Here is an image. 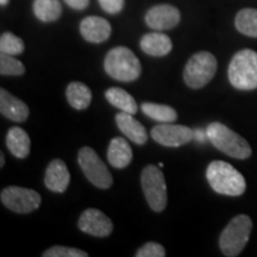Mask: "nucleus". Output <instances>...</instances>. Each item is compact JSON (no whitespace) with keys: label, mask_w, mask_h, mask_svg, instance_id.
I'll use <instances>...</instances> for the list:
<instances>
[{"label":"nucleus","mask_w":257,"mask_h":257,"mask_svg":"<svg viewBox=\"0 0 257 257\" xmlns=\"http://www.w3.org/2000/svg\"><path fill=\"white\" fill-rule=\"evenodd\" d=\"M206 179L214 192L227 197H238L246 189L244 176L224 161H213L208 165Z\"/></svg>","instance_id":"obj_1"},{"label":"nucleus","mask_w":257,"mask_h":257,"mask_svg":"<svg viewBox=\"0 0 257 257\" xmlns=\"http://www.w3.org/2000/svg\"><path fill=\"white\" fill-rule=\"evenodd\" d=\"M104 68L112 79L121 82L135 81L142 73L140 60L126 47H115L108 51L104 61Z\"/></svg>","instance_id":"obj_2"},{"label":"nucleus","mask_w":257,"mask_h":257,"mask_svg":"<svg viewBox=\"0 0 257 257\" xmlns=\"http://www.w3.org/2000/svg\"><path fill=\"white\" fill-rule=\"evenodd\" d=\"M208 141L221 153L237 160H245L251 155V147L245 138L239 136L226 125L211 123L206 128Z\"/></svg>","instance_id":"obj_3"},{"label":"nucleus","mask_w":257,"mask_h":257,"mask_svg":"<svg viewBox=\"0 0 257 257\" xmlns=\"http://www.w3.org/2000/svg\"><path fill=\"white\" fill-rule=\"evenodd\" d=\"M229 80L234 88L251 91L257 88V53L251 49L240 50L229 64Z\"/></svg>","instance_id":"obj_4"},{"label":"nucleus","mask_w":257,"mask_h":257,"mask_svg":"<svg viewBox=\"0 0 257 257\" xmlns=\"http://www.w3.org/2000/svg\"><path fill=\"white\" fill-rule=\"evenodd\" d=\"M252 230V221L245 214L234 217L223 230L219 238L221 252L227 257L238 256L248 243Z\"/></svg>","instance_id":"obj_5"},{"label":"nucleus","mask_w":257,"mask_h":257,"mask_svg":"<svg viewBox=\"0 0 257 257\" xmlns=\"http://www.w3.org/2000/svg\"><path fill=\"white\" fill-rule=\"evenodd\" d=\"M217 59L208 51H199L188 60L185 67L184 80L193 89L202 88L214 78L217 72Z\"/></svg>","instance_id":"obj_6"},{"label":"nucleus","mask_w":257,"mask_h":257,"mask_svg":"<svg viewBox=\"0 0 257 257\" xmlns=\"http://www.w3.org/2000/svg\"><path fill=\"white\" fill-rule=\"evenodd\" d=\"M141 182L148 205L155 212H162L167 206V185L160 167L149 165L143 169Z\"/></svg>","instance_id":"obj_7"},{"label":"nucleus","mask_w":257,"mask_h":257,"mask_svg":"<svg viewBox=\"0 0 257 257\" xmlns=\"http://www.w3.org/2000/svg\"><path fill=\"white\" fill-rule=\"evenodd\" d=\"M78 162L83 174L95 187L107 189L113 184L110 170L92 148L83 147L79 150Z\"/></svg>","instance_id":"obj_8"},{"label":"nucleus","mask_w":257,"mask_h":257,"mask_svg":"<svg viewBox=\"0 0 257 257\" xmlns=\"http://www.w3.org/2000/svg\"><path fill=\"white\" fill-rule=\"evenodd\" d=\"M0 199L6 208L22 214L37 210L42 201L38 192L18 186H9L3 189Z\"/></svg>","instance_id":"obj_9"},{"label":"nucleus","mask_w":257,"mask_h":257,"mask_svg":"<svg viewBox=\"0 0 257 257\" xmlns=\"http://www.w3.org/2000/svg\"><path fill=\"white\" fill-rule=\"evenodd\" d=\"M150 135L155 142L168 148L181 147L194 140L193 128L173 123H161L157 126H154Z\"/></svg>","instance_id":"obj_10"},{"label":"nucleus","mask_w":257,"mask_h":257,"mask_svg":"<svg viewBox=\"0 0 257 257\" xmlns=\"http://www.w3.org/2000/svg\"><path fill=\"white\" fill-rule=\"evenodd\" d=\"M79 229L94 237H107L113 230V224L104 212L96 208L83 211L79 218Z\"/></svg>","instance_id":"obj_11"},{"label":"nucleus","mask_w":257,"mask_h":257,"mask_svg":"<svg viewBox=\"0 0 257 257\" xmlns=\"http://www.w3.org/2000/svg\"><path fill=\"white\" fill-rule=\"evenodd\" d=\"M180 11L175 6L161 4L153 6L146 15V23L153 30L163 31L170 30L179 24Z\"/></svg>","instance_id":"obj_12"},{"label":"nucleus","mask_w":257,"mask_h":257,"mask_svg":"<svg viewBox=\"0 0 257 257\" xmlns=\"http://www.w3.org/2000/svg\"><path fill=\"white\" fill-rule=\"evenodd\" d=\"M111 24L105 18L89 16L80 23L81 36L89 43H102L111 36Z\"/></svg>","instance_id":"obj_13"},{"label":"nucleus","mask_w":257,"mask_h":257,"mask_svg":"<svg viewBox=\"0 0 257 257\" xmlns=\"http://www.w3.org/2000/svg\"><path fill=\"white\" fill-rule=\"evenodd\" d=\"M70 182L69 170L62 160H54L47 167L44 175V184L51 192L63 193Z\"/></svg>","instance_id":"obj_14"},{"label":"nucleus","mask_w":257,"mask_h":257,"mask_svg":"<svg viewBox=\"0 0 257 257\" xmlns=\"http://www.w3.org/2000/svg\"><path fill=\"white\" fill-rule=\"evenodd\" d=\"M0 112L10 120L23 123L28 119L29 111L28 105L17 96L12 95L6 89H0Z\"/></svg>","instance_id":"obj_15"},{"label":"nucleus","mask_w":257,"mask_h":257,"mask_svg":"<svg viewBox=\"0 0 257 257\" xmlns=\"http://www.w3.org/2000/svg\"><path fill=\"white\" fill-rule=\"evenodd\" d=\"M115 123L119 130L126 136L131 142L143 146L148 141V134L146 127L140 123L137 119H135L131 113L126 112H119L115 115Z\"/></svg>","instance_id":"obj_16"},{"label":"nucleus","mask_w":257,"mask_h":257,"mask_svg":"<svg viewBox=\"0 0 257 257\" xmlns=\"http://www.w3.org/2000/svg\"><path fill=\"white\" fill-rule=\"evenodd\" d=\"M141 49L150 56H166L168 55L173 48L172 40L161 32H150L144 35L141 40Z\"/></svg>","instance_id":"obj_17"},{"label":"nucleus","mask_w":257,"mask_h":257,"mask_svg":"<svg viewBox=\"0 0 257 257\" xmlns=\"http://www.w3.org/2000/svg\"><path fill=\"white\" fill-rule=\"evenodd\" d=\"M107 160L112 167L123 169L133 161V150L127 141L121 137H114L107 149Z\"/></svg>","instance_id":"obj_18"},{"label":"nucleus","mask_w":257,"mask_h":257,"mask_svg":"<svg viewBox=\"0 0 257 257\" xmlns=\"http://www.w3.org/2000/svg\"><path fill=\"white\" fill-rule=\"evenodd\" d=\"M6 146L10 153L17 159H27L30 154L31 141L24 128L15 126L6 135Z\"/></svg>","instance_id":"obj_19"},{"label":"nucleus","mask_w":257,"mask_h":257,"mask_svg":"<svg viewBox=\"0 0 257 257\" xmlns=\"http://www.w3.org/2000/svg\"><path fill=\"white\" fill-rule=\"evenodd\" d=\"M66 96L69 105L75 110H86L92 102V92L82 82H70L66 89Z\"/></svg>","instance_id":"obj_20"},{"label":"nucleus","mask_w":257,"mask_h":257,"mask_svg":"<svg viewBox=\"0 0 257 257\" xmlns=\"http://www.w3.org/2000/svg\"><path fill=\"white\" fill-rule=\"evenodd\" d=\"M106 100L113 105L114 107L119 108L121 112H126V113L135 114L137 113L138 106L134 96L128 94L126 91L119 87H112L108 88L105 92Z\"/></svg>","instance_id":"obj_21"},{"label":"nucleus","mask_w":257,"mask_h":257,"mask_svg":"<svg viewBox=\"0 0 257 257\" xmlns=\"http://www.w3.org/2000/svg\"><path fill=\"white\" fill-rule=\"evenodd\" d=\"M32 10L35 16L44 23L55 22L62 15V6L59 0H35Z\"/></svg>","instance_id":"obj_22"},{"label":"nucleus","mask_w":257,"mask_h":257,"mask_svg":"<svg viewBox=\"0 0 257 257\" xmlns=\"http://www.w3.org/2000/svg\"><path fill=\"white\" fill-rule=\"evenodd\" d=\"M143 113L152 118L153 120L160 123H174L178 119V113L173 107L168 105L155 104V102H143L142 106Z\"/></svg>","instance_id":"obj_23"},{"label":"nucleus","mask_w":257,"mask_h":257,"mask_svg":"<svg viewBox=\"0 0 257 257\" xmlns=\"http://www.w3.org/2000/svg\"><path fill=\"white\" fill-rule=\"evenodd\" d=\"M234 25L240 34L257 38V10L243 9L237 14Z\"/></svg>","instance_id":"obj_24"},{"label":"nucleus","mask_w":257,"mask_h":257,"mask_svg":"<svg viewBox=\"0 0 257 257\" xmlns=\"http://www.w3.org/2000/svg\"><path fill=\"white\" fill-rule=\"evenodd\" d=\"M25 49L24 42L22 38L11 34V32H4L0 37V51L6 55H19Z\"/></svg>","instance_id":"obj_25"},{"label":"nucleus","mask_w":257,"mask_h":257,"mask_svg":"<svg viewBox=\"0 0 257 257\" xmlns=\"http://www.w3.org/2000/svg\"><path fill=\"white\" fill-rule=\"evenodd\" d=\"M25 73V67L15 56L0 54V74L9 76H19Z\"/></svg>","instance_id":"obj_26"},{"label":"nucleus","mask_w":257,"mask_h":257,"mask_svg":"<svg viewBox=\"0 0 257 257\" xmlns=\"http://www.w3.org/2000/svg\"><path fill=\"white\" fill-rule=\"evenodd\" d=\"M43 257H87L88 253L83 250L56 245L42 253Z\"/></svg>","instance_id":"obj_27"},{"label":"nucleus","mask_w":257,"mask_h":257,"mask_svg":"<svg viewBox=\"0 0 257 257\" xmlns=\"http://www.w3.org/2000/svg\"><path fill=\"white\" fill-rule=\"evenodd\" d=\"M166 249L159 243L149 242L146 243L142 248L138 249L136 257H165Z\"/></svg>","instance_id":"obj_28"},{"label":"nucleus","mask_w":257,"mask_h":257,"mask_svg":"<svg viewBox=\"0 0 257 257\" xmlns=\"http://www.w3.org/2000/svg\"><path fill=\"white\" fill-rule=\"evenodd\" d=\"M101 9L110 15L119 14L124 8V0H98Z\"/></svg>","instance_id":"obj_29"},{"label":"nucleus","mask_w":257,"mask_h":257,"mask_svg":"<svg viewBox=\"0 0 257 257\" xmlns=\"http://www.w3.org/2000/svg\"><path fill=\"white\" fill-rule=\"evenodd\" d=\"M64 3H66L69 8H72L74 10H79V11L85 10L89 5V0H64Z\"/></svg>","instance_id":"obj_30"},{"label":"nucleus","mask_w":257,"mask_h":257,"mask_svg":"<svg viewBox=\"0 0 257 257\" xmlns=\"http://www.w3.org/2000/svg\"><path fill=\"white\" fill-rule=\"evenodd\" d=\"M194 138L195 140H198L199 142H205V140H208V137H207V133L206 131H202V130H200V128H197V130L194 131Z\"/></svg>","instance_id":"obj_31"},{"label":"nucleus","mask_w":257,"mask_h":257,"mask_svg":"<svg viewBox=\"0 0 257 257\" xmlns=\"http://www.w3.org/2000/svg\"><path fill=\"white\" fill-rule=\"evenodd\" d=\"M5 165V155L4 153H0V167H4Z\"/></svg>","instance_id":"obj_32"},{"label":"nucleus","mask_w":257,"mask_h":257,"mask_svg":"<svg viewBox=\"0 0 257 257\" xmlns=\"http://www.w3.org/2000/svg\"><path fill=\"white\" fill-rule=\"evenodd\" d=\"M9 2H10V0H0V5L6 6V5L9 4Z\"/></svg>","instance_id":"obj_33"}]
</instances>
